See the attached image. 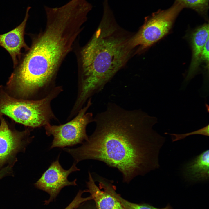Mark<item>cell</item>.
<instances>
[{
  "mask_svg": "<svg viewBox=\"0 0 209 209\" xmlns=\"http://www.w3.org/2000/svg\"><path fill=\"white\" fill-rule=\"evenodd\" d=\"M94 122L96 128L88 140L69 150L76 163L102 161L118 169L127 183L159 168V152L165 139L152 129L156 117L140 109L128 110L109 103Z\"/></svg>",
  "mask_w": 209,
  "mask_h": 209,
  "instance_id": "6da1fadb",
  "label": "cell"
},
{
  "mask_svg": "<svg viewBox=\"0 0 209 209\" xmlns=\"http://www.w3.org/2000/svg\"><path fill=\"white\" fill-rule=\"evenodd\" d=\"M44 8L45 28L33 38L31 47L21 55L14 70L22 85L36 91L45 90L53 83L91 10L83 0H71L59 7Z\"/></svg>",
  "mask_w": 209,
  "mask_h": 209,
  "instance_id": "7a4b0ae2",
  "label": "cell"
},
{
  "mask_svg": "<svg viewBox=\"0 0 209 209\" xmlns=\"http://www.w3.org/2000/svg\"><path fill=\"white\" fill-rule=\"evenodd\" d=\"M133 35L117 24L109 8H104L102 19L92 37L76 50L78 104H84L102 90L135 53L131 43Z\"/></svg>",
  "mask_w": 209,
  "mask_h": 209,
  "instance_id": "3957f363",
  "label": "cell"
},
{
  "mask_svg": "<svg viewBox=\"0 0 209 209\" xmlns=\"http://www.w3.org/2000/svg\"><path fill=\"white\" fill-rule=\"evenodd\" d=\"M63 91L53 87L42 98L29 100L14 98L0 86V115L6 116L15 122L32 128L44 126L57 119L51 108L52 100Z\"/></svg>",
  "mask_w": 209,
  "mask_h": 209,
  "instance_id": "277c9868",
  "label": "cell"
},
{
  "mask_svg": "<svg viewBox=\"0 0 209 209\" xmlns=\"http://www.w3.org/2000/svg\"><path fill=\"white\" fill-rule=\"evenodd\" d=\"M183 7L176 1L169 9L146 17L143 24L132 38V44L136 53L143 52L166 35Z\"/></svg>",
  "mask_w": 209,
  "mask_h": 209,
  "instance_id": "5b68a950",
  "label": "cell"
},
{
  "mask_svg": "<svg viewBox=\"0 0 209 209\" xmlns=\"http://www.w3.org/2000/svg\"><path fill=\"white\" fill-rule=\"evenodd\" d=\"M90 98L86 105L79 111L74 118L68 122L58 125H52L50 123L44 126L46 135L53 137L51 149L73 146L82 144L88 140L86 127L94 121L92 113H86L92 104Z\"/></svg>",
  "mask_w": 209,
  "mask_h": 209,
  "instance_id": "8992f818",
  "label": "cell"
},
{
  "mask_svg": "<svg viewBox=\"0 0 209 209\" xmlns=\"http://www.w3.org/2000/svg\"><path fill=\"white\" fill-rule=\"evenodd\" d=\"M76 164L74 162L69 169L66 170L60 164L58 158L51 163L48 168L34 184L36 187L49 194L50 198L45 201V204H48L54 200L64 187L77 185L76 179L72 181L68 179V176L71 173L80 170L76 167Z\"/></svg>",
  "mask_w": 209,
  "mask_h": 209,
  "instance_id": "52a82bcc",
  "label": "cell"
},
{
  "mask_svg": "<svg viewBox=\"0 0 209 209\" xmlns=\"http://www.w3.org/2000/svg\"><path fill=\"white\" fill-rule=\"evenodd\" d=\"M0 170L5 164L13 159L30 142V130L22 131L12 130L0 115Z\"/></svg>",
  "mask_w": 209,
  "mask_h": 209,
  "instance_id": "ba28073f",
  "label": "cell"
},
{
  "mask_svg": "<svg viewBox=\"0 0 209 209\" xmlns=\"http://www.w3.org/2000/svg\"><path fill=\"white\" fill-rule=\"evenodd\" d=\"M31 8L30 6L27 8L24 19L19 25L6 33L0 35V46L10 55L14 68L17 66L21 57V49L24 48L26 51L29 48L25 42L24 35L26 22L29 17V11Z\"/></svg>",
  "mask_w": 209,
  "mask_h": 209,
  "instance_id": "9c48e42d",
  "label": "cell"
},
{
  "mask_svg": "<svg viewBox=\"0 0 209 209\" xmlns=\"http://www.w3.org/2000/svg\"><path fill=\"white\" fill-rule=\"evenodd\" d=\"M89 181L87 182L89 192L98 209H125L113 194L111 190L113 185L111 183L104 179L100 178L98 187L89 172Z\"/></svg>",
  "mask_w": 209,
  "mask_h": 209,
  "instance_id": "30bf717a",
  "label": "cell"
},
{
  "mask_svg": "<svg viewBox=\"0 0 209 209\" xmlns=\"http://www.w3.org/2000/svg\"><path fill=\"white\" fill-rule=\"evenodd\" d=\"M184 178L192 182L206 181L209 176V151L203 152L186 163L182 169Z\"/></svg>",
  "mask_w": 209,
  "mask_h": 209,
  "instance_id": "8fae6325",
  "label": "cell"
},
{
  "mask_svg": "<svg viewBox=\"0 0 209 209\" xmlns=\"http://www.w3.org/2000/svg\"><path fill=\"white\" fill-rule=\"evenodd\" d=\"M209 39V25L205 24L197 28L192 35V57L185 81L188 82L195 75L200 63V57L203 48Z\"/></svg>",
  "mask_w": 209,
  "mask_h": 209,
  "instance_id": "7c38bea8",
  "label": "cell"
},
{
  "mask_svg": "<svg viewBox=\"0 0 209 209\" xmlns=\"http://www.w3.org/2000/svg\"><path fill=\"white\" fill-rule=\"evenodd\" d=\"M112 192L115 197L119 201L125 209H170V207H166L163 208H157L149 205L138 204L129 202L122 198L115 191V188H113Z\"/></svg>",
  "mask_w": 209,
  "mask_h": 209,
  "instance_id": "4fadbf2b",
  "label": "cell"
},
{
  "mask_svg": "<svg viewBox=\"0 0 209 209\" xmlns=\"http://www.w3.org/2000/svg\"><path fill=\"white\" fill-rule=\"evenodd\" d=\"M183 7L194 9L199 12H204L207 9L208 0H176Z\"/></svg>",
  "mask_w": 209,
  "mask_h": 209,
  "instance_id": "5bb4252c",
  "label": "cell"
},
{
  "mask_svg": "<svg viewBox=\"0 0 209 209\" xmlns=\"http://www.w3.org/2000/svg\"><path fill=\"white\" fill-rule=\"evenodd\" d=\"M165 134H169L171 136L172 142L182 140L188 136L193 135L199 134L208 136H209V125L208 124L198 130L184 134H169L167 133H165Z\"/></svg>",
  "mask_w": 209,
  "mask_h": 209,
  "instance_id": "9a60e30c",
  "label": "cell"
},
{
  "mask_svg": "<svg viewBox=\"0 0 209 209\" xmlns=\"http://www.w3.org/2000/svg\"><path fill=\"white\" fill-rule=\"evenodd\" d=\"M88 192H89L88 189L79 190L73 201L64 209H74L77 207L82 203L88 200L93 199L91 195L86 198L82 197V194Z\"/></svg>",
  "mask_w": 209,
  "mask_h": 209,
  "instance_id": "2e32d148",
  "label": "cell"
},
{
  "mask_svg": "<svg viewBox=\"0 0 209 209\" xmlns=\"http://www.w3.org/2000/svg\"><path fill=\"white\" fill-rule=\"evenodd\" d=\"M204 62L207 68H208L209 65V39L205 44L200 57V62Z\"/></svg>",
  "mask_w": 209,
  "mask_h": 209,
  "instance_id": "e0dca14e",
  "label": "cell"
},
{
  "mask_svg": "<svg viewBox=\"0 0 209 209\" xmlns=\"http://www.w3.org/2000/svg\"><path fill=\"white\" fill-rule=\"evenodd\" d=\"M7 172L6 170L3 169L0 170V179L6 176Z\"/></svg>",
  "mask_w": 209,
  "mask_h": 209,
  "instance_id": "ac0fdd59",
  "label": "cell"
}]
</instances>
